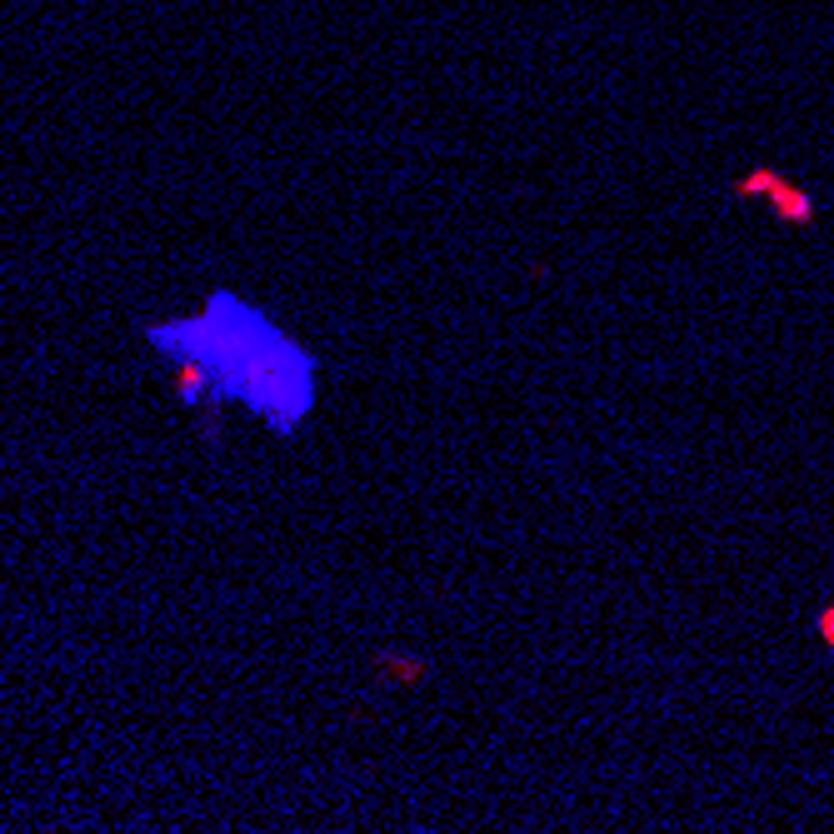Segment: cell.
I'll list each match as a JSON object with an SVG mask.
<instances>
[{
	"label": "cell",
	"instance_id": "cell-1",
	"mask_svg": "<svg viewBox=\"0 0 834 834\" xmlns=\"http://www.w3.org/2000/svg\"><path fill=\"white\" fill-rule=\"evenodd\" d=\"M820 634H824V644H834V604L820 614Z\"/></svg>",
	"mask_w": 834,
	"mask_h": 834
}]
</instances>
